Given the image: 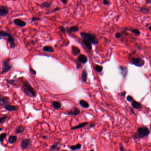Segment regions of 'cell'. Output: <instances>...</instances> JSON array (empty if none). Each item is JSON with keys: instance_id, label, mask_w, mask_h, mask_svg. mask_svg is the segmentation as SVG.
I'll return each mask as SVG.
<instances>
[{"instance_id": "1", "label": "cell", "mask_w": 151, "mask_h": 151, "mask_svg": "<svg viewBox=\"0 0 151 151\" xmlns=\"http://www.w3.org/2000/svg\"><path fill=\"white\" fill-rule=\"evenodd\" d=\"M150 133V130L147 127H140L137 129V132L133 135V138L134 140L142 139L145 137L148 136Z\"/></svg>"}, {"instance_id": "2", "label": "cell", "mask_w": 151, "mask_h": 151, "mask_svg": "<svg viewBox=\"0 0 151 151\" xmlns=\"http://www.w3.org/2000/svg\"><path fill=\"white\" fill-rule=\"evenodd\" d=\"M23 91L27 96L30 97H34L36 96V92L28 82L23 83Z\"/></svg>"}, {"instance_id": "3", "label": "cell", "mask_w": 151, "mask_h": 151, "mask_svg": "<svg viewBox=\"0 0 151 151\" xmlns=\"http://www.w3.org/2000/svg\"><path fill=\"white\" fill-rule=\"evenodd\" d=\"M80 35L83 39L89 41L92 44L96 45L98 43V39L95 34L86 32H82L80 33Z\"/></svg>"}, {"instance_id": "4", "label": "cell", "mask_w": 151, "mask_h": 151, "mask_svg": "<svg viewBox=\"0 0 151 151\" xmlns=\"http://www.w3.org/2000/svg\"><path fill=\"white\" fill-rule=\"evenodd\" d=\"M12 66L10 64V59L6 58L2 62V69L1 74H5L11 70Z\"/></svg>"}, {"instance_id": "5", "label": "cell", "mask_w": 151, "mask_h": 151, "mask_svg": "<svg viewBox=\"0 0 151 151\" xmlns=\"http://www.w3.org/2000/svg\"><path fill=\"white\" fill-rule=\"evenodd\" d=\"M131 63L138 67H142L144 64V61L143 60L139 58H132L131 61Z\"/></svg>"}, {"instance_id": "6", "label": "cell", "mask_w": 151, "mask_h": 151, "mask_svg": "<svg viewBox=\"0 0 151 151\" xmlns=\"http://www.w3.org/2000/svg\"><path fill=\"white\" fill-rule=\"evenodd\" d=\"M31 144V140L28 138H25L21 140L20 146L22 150H26L28 149Z\"/></svg>"}, {"instance_id": "7", "label": "cell", "mask_w": 151, "mask_h": 151, "mask_svg": "<svg viewBox=\"0 0 151 151\" xmlns=\"http://www.w3.org/2000/svg\"><path fill=\"white\" fill-rule=\"evenodd\" d=\"M9 9L7 6L1 5L0 6V17H4L8 14Z\"/></svg>"}, {"instance_id": "8", "label": "cell", "mask_w": 151, "mask_h": 151, "mask_svg": "<svg viewBox=\"0 0 151 151\" xmlns=\"http://www.w3.org/2000/svg\"><path fill=\"white\" fill-rule=\"evenodd\" d=\"M7 37L8 38L7 39V41L10 47L11 48H15L16 46L15 42V38L10 34H9L8 37Z\"/></svg>"}, {"instance_id": "9", "label": "cell", "mask_w": 151, "mask_h": 151, "mask_svg": "<svg viewBox=\"0 0 151 151\" xmlns=\"http://www.w3.org/2000/svg\"><path fill=\"white\" fill-rule=\"evenodd\" d=\"M13 22L15 25L19 27H23L27 25V23L20 19H13Z\"/></svg>"}, {"instance_id": "10", "label": "cell", "mask_w": 151, "mask_h": 151, "mask_svg": "<svg viewBox=\"0 0 151 151\" xmlns=\"http://www.w3.org/2000/svg\"><path fill=\"white\" fill-rule=\"evenodd\" d=\"M80 112H81L79 108L77 107H74L71 111H69L68 112L67 114L70 115L77 116L80 114Z\"/></svg>"}, {"instance_id": "11", "label": "cell", "mask_w": 151, "mask_h": 151, "mask_svg": "<svg viewBox=\"0 0 151 151\" xmlns=\"http://www.w3.org/2000/svg\"><path fill=\"white\" fill-rule=\"evenodd\" d=\"M60 141H57L52 145L50 147V151H57L59 150L60 148Z\"/></svg>"}, {"instance_id": "12", "label": "cell", "mask_w": 151, "mask_h": 151, "mask_svg": "<svg viewBox=\"0 0 151 151\" xmlns=\"http://www.w3.org/2000/svg\"><path fill=\"white\" fill-rule=\"evenodd\" d=\"M4 108L6 111H17L18 109V107L15 106H12L8 104H6L4 105Z\"/></svg>"}, {"instance_id": "13", "label": "cell", "mask_w": 151, "mask_h": 151, "mask_svg": "<svg viewBox=\"0 0 151 151\" xmlns=\"http://www.w3.org/2000/svg\"><path fill=\"white\" fill-rule=\"evenodd\" d=\"M67 29V31L70 33H75L79 31V28L77 26H72L66 28Z\"/></svg>"}, {"instance_id": "14", "label": "cell", "mask_w": 151, "mask_h": 151, "mask_svg": "<svg viewBox=\"0 0 151 151\" xmlns=\"http://www.w3.org/2000/svg\"><path fill=\"white\" fill-rule=\"evenodd\" d=\"M25 129V127L22 125H20L18 126L15 130V133L16 134H21L24 132Z\"/></svg>"}, {"instance_id": "15", "label": "cell", "mask_w": 151, "mask_h": 151, "mask_svg": "<svg viewBox=\"0 0 151 151\" xmlns=\"http://www.w3.org/2000/svg\"><path fill=\"white\" fill-rule=\"evenodd\" d=\"M78 60L79 62L82 64H85L88 61L87 57L84 54H81L79 56Z\"/></svg>"}, {"instance_id": "16", "label": "cell", "mask_w": 151, "mask_h": 151, "mask_svg": "<svg viewBox=\"0 0 151 151\" xmlns=\"http://www.w3.org/2000/svg\"><path fill=\"white\" fill-rule=\"evenodd\" d=\"M72 53L73 55L75 56L78 55L81 53L79 48L76 46H72Z\"/></svg>"}, {"instance_id": "17", "label": "cell", "mask_w": 151, "mask_h": 151, "mask_svg": "<svg viewBox=\"0 0 151 151\" xmlns=\"http://www.w3.org/2000/svg\"><path fill=\"white\" fill-rule=\"evenodd\" d=\"M88 124V122H83V123H80L78 125H76L75 126L72 127V128H71V130H76V129H81L82 128H83L84 127H85V126L87 125Z\"/></svg>"}, {"instance_id": "18", "label": "cell", "mask_w": 151, "mask_h": 151, "mask_svg": "<svg viewBox=\"0 0 151 151\" xmlns=\"http://www.w3.org/2000/svg\"><path fill=\"white\" fill-rule=\"evenodd\" d=\"M82 43L83 45L87 47L88 50H92V43L90 42L87 40V39H83L82 40Z\"/></svg>"}, {"instance_id": "19", "label": "cell", "mask_w": 151, "mask_h": 151, "mask_svg": "<svg viewBox=\"0 0 151 151\" xmlns=\"http://www.w3.org/2000/svg\"><path fill=\"white\" fill-rule=\"evenodd\" d=\"M17 137L15 135H10L8 138V141L9 143L10 144H13L15 143L17 141Z\"/></svg>"}, {"instance_id": "20", "label": "cell", "mask_w": 151, "mask_h": 151, "mask_svg": "<svg viewBox=\"0 0 151 151\" xmlns=\"http://www.w3.org/2000/svg\"><path fill=\"white\" fill-rule=\"evenodd\" d=\"M39 5L41 7L49 8H50L52 7V3L51 2L45 1L43 3H42L40 4H39Z\"/></svg>"}, {"instance_id": "21", "label": "cell", "mask_w": 151, "mask_h": 151, "mask_svg": "<svg viewBox=\"0 0 151 151\" xmlns=\"http://www.w3.org/2000/svg\"><path fill=\"white\" fill-rule=\"evenodd\" d=\"M61 9H62V8L60 7H57L55 8H53L52 9V10H51L50 11H48L47 12H46V15H49V14H52L56 12H57L60 11Z\"/></svg>"}, {"instance_id": "22", "label": "cell", "mask_w": 151, "mask_h": 151, "mask_svg": "<svg viewBox=\"0 0 151 151\" xmlns=\"http://www.w3.org/2000/svg\"><path fill=\"white\" fill-rule=\"evenodd\" d=\"M82 147V145L79 143H78L76 145H72L70 147V149L72 151H76L77 150H79Z\"/></svg>"}, {"instance_id": "23", "label": "cell", "mask_w": 151, "mask_h": 151, "mask_svg": "<svg viewBox=\"0 0 151 151\" xmlns=\"http://www.w3.org/2000/svg\"><path fill=\"white\" fill-rule=\"evenodd\" d=\"M123 29L126 30V31H130L131 32H132L133 34H134L136 35H140V31L137 29H128V28H123Z\"/></svg>"}, {"instance_id": "24", "label": "cell", "mask_w": 151, "mask_h": 151, "mask_svg": "<svg viewBox=\"0 0 151 151\" xmlns=\"http://www.w3.org/2000/svg\"><path fill=\"white\" fill-rule=\"evenodd\" d=\"M87 70L84 69L82 73V80L84 82H86L87 80Z\"/></svg>"}, {"instance_id": "25", "label": "cell", "mask_w": 151, "mask_h": 151, "mask_svg": "<svg viewBox=\"0 0 151 151\" xmlns=\"http://www.w3.org/2000/svg\"><path fill=\"white\" fill-rule=\"evenodd\" d=\"M52 105L53 107L57 110L60 109L62 107L61 103L58 101H54L52 103Z\"/></svg>"}, {"instance_id": "26", "label": "cell", "mask_w": 151, "mask_h": 151, "mask_svg": "<svg viewBox=\"0 0 151 151\" xmlns=\"http://www.w3.org/2000/svg\"><path fill=\"white\" fill-rule=\"evenodd\" d=\"M79 103L80 105H81V106L83 107V108H87L89 107V104L85 100H80Z\"/></svg>"}, {"instance_id": "27", "label": "cell", "mask_w": 151, "mask_h": 151, "mask_svg": "<svg viewBox=\"0 0 151 151\" xmlns=\"http://www.w3.org/2000/svg\"><path fill=\"white\" fill-rule=\"evenodd\" d=\"M43 51L46 52L52 53L54 52V49L52 46H45L43 48Z\"/></svg>"}, {"instance_id": "28", "label": "cell", "mask_w": 151, "mask_h": 151, "mask_svg": "<svg viewBox=\"0 0 151 151\" xmlns=\"http://www.w3.org/2000/svg\"><path fill=\"white\" fill-rule=\"evenodd\" d=\"M9 98L7 96H4L3 98H1L0 99V103L1 105L2 104H6L8 103Z\"/></svg>"}, {"instance_id": "29", "label": "cell", "mask_w": 151, "mask_h": 151, "mask_svg": "<svg viewBox=\"0 0 151 151\" xmlns=\"http://www.w3.org/2000/svg\"><path fill=\"white\" fill-rule=\"evenodd\" d=\"M150 11V9L145 7H142L140 9V12L144 14H147V13L149 12Z\"/></svg>"}, {"instance_id": "30", "label": "cell", "mask_w": 151, "mask_h": 151, "mask_svg": "<svg viewBox=\"0 0 151 151\" xmlns=\"http://www.w3.org/2000/svg\"><path fill=\"white\" fill-rule=\"evenodd\" d=\"M132 107L135 109H139L141 107V104L136 101H133L132 104Z\"/></svg>"}, {"instance_id": "31", "label": "cell", "mask_w": 151, "mask_h": 151, "mask_svg": "<svg viewBox=\"0 0 151 151\" xmlns=\"http://www.w3.org/2000/svg\"><path fill=\"white\" fill-rule=\"evenodd\" d=\"M7 136V134L6 133H1L0 134V143L2 144V143L4 141V139L5 138V137Z\"/></svg>"}, {"instance_id": "32", "label": "cell", "mask_w": 151, "mask_h": 151, "mask_svg": "<svg viewBox=\"0 0 151 151\" xmlns=\"http://www.w3.org/2000/svg\"><path fill=\"white\" fill-rule=\"evenodd\" d=\"M42 20V19L41 17H36V16H33L31 19L32 22H33L36 21H41Z\"/></svg>"}, {"instance_id": "33", "label": "cell", "mask_w": 151, "mask_h": 151, "mask_svg": "<svg viewBox=\"0 0 151 151\" xmlns=\"http://www.w3.org/2000/svg\"><path fill=\"white\" fill-rule=\"evenodd\" d=\"M95 70L98 72H101L103 70V68L101 66H100L98 65H96L95 67Z\"/></svg>"}, {"instance_id": "34", "label": "cell", "mask_w": 151, "mask_h": 151, "mask_svg": "<svg viewBox=\"0 0 151 151\" xmlns=\"http://www.w3.org/2000/svg\"><path fill=\"white\" fill-rule=\"evenodd\" d=\"M7 116L6 115H5L3 117L0 118V123L3 124L5 122V120H6V119H7Z\"/></svg>"}, {"instance_id": "35", "label": "cell", "mask_w": 151, "mask_h": 151, "mask_svg": "<svg viewBox=\"0 0 151 151\" xmlns=\"http://www.w3.org/2000/svg\"><path fill=\"white\" fill-rule=\"evenodd\" d=\"M60 31L62 32H63V33H66V32L67 31V29L65 28V27H64L63 26H60Z\"/></svg>"}, {"instance_id": "36", "label": "cell", "mask_w": 151, "mask_h": 151, "mask_svg": "<svg viewBox=\"0 0 151 151\" xmlns=\"http://www.w3.org/2000/svg\"><path fill=\"white\" fill-rule=\"evenodd\" d=\"M103 4L106 6H107L110 5V2L109 0H103Z\"/></svg>"}, {"instance_id": "37", "label": "cell", "mask_w": 151, "mask_h": 151, "mask_svg": "<svg viewBox=\"0 0 151 151\" xmlns=\"http://www.w3.org/2000/svg\"><path fill=\"white\" fill-rule=\"evenodd\" d=\"M29 70H30V72L31 74H32V75H36V72L35 70H34L33 69H30Z\"/></svg>"}, {"instance_id": "38", "label": "cell", "mask_w": 151, "mask_h": 151, "mask_svg": "<svg viewBox=\"0 0 151 151\" xmlns=\"http://www.w3.org/2000/svg\"><path fill=\"white\" fill-rule=\"evenodd\" d=\"M122 36V34L121 33H119V32H117L116 33V34H115V37L117 39H119Z\"/></svg>"}, {"instance_id": "39", "label": "cell", "mask_w": 151, "mask_h": 151, "mask_svg": "<svg viewBox=\"0 0 151 151\" xmlns=\"http://www.w3.org/2000/svg\"><path fill=\"white\" fill-rule=\"evenodd\" d=\"M7 81H8V82L9 84H11V85H16L15 83V81L14 80H7Z\"/></svg>"}, {"instance_id": "40", "label": "cell", "mask_w": 151, "mask_h": 151, "mask_svg": "<svg viewBox=\"0 0 151 151\" xmlns=\"http://www.w3.org/2000/svg\"><path fill=\"white\" fill-rule=\"evenodd\" d=\"M133 100V99L131 96H128L127 97V100L129 102H131Z\"/></svg>"}, {"instance_id": "41", "label": "cell", "mask_w": 151, "mask_h": 151, "mask_svg": "<svg viewBox=\"0 0 151 151\" xmlns=\"http://www.w3.org/2000/svg\"><path fill=\"white\" fill-rule=\"evenodd\" d=\"M40 137H41L42 139H43L44 140H47L48 139V136H46L45 135H42V134H40Z\"/></svg>"}, {"instance_id": "42", "label": "cell", "mask_w": 151, "mask_h": 151, "mask_svg": "<svg viewBox=\"0 0 151 151\" xmlns=\"http://www.w3.org/2000/svg\"><path fill=\"white\" fill-rule=\"evenodd\" d=\"M60 0L62 2L63 4L64 5H66L67 4H68V0Z\"/></svg>"}, {"instance_id": "43", "label": "cell", "mask_w": 151, "mask_h": 151, "mask_svg": "<svg viewBox=\"0 0 151 151\" xmlns=\"http://www.w3.org/2000/svg\"><path fill=\"white\" fill-rule=\"evenodd\" d=\"M120 151H124V148H123V145L121 144H120Z\"/></svg>"}, {"instance_id": "44", "label": "cell", "mask_w": 151, "mask_h": 151, "mask_svg": "<svg viewBox=\"0 0 151 151\" xmlns=\"http://www.w3.org/2000/svg\"><path fill=\"white\" fill-rule=\"evenodd\" d=\"M82 67V66L79 64V63H77V68L78 69H79L80 68Z\"/></svg>"}, {"instance_id": "45", "label": "cell", "mask_w": 151, "mask_h": 151, "mask_svg": "<svg viewBox=\"0 0 151 151\" xmlns=\"http://www.w3.org/2000/svg\"><path fill=\"white\" fill-rule=\"evenodd\" d=\"M145 3L147 4H151V0H145Z\"/></svg>"}, {"instance_id": "46", "label": "cell", "mask_w": 151, "mask_h": 151, "mask_svg": "<svg viewBox=\"0 0 151 151\" xmlns=\"http://www.w3.org/2000/svg\"><path fill=\"white\" fill-rule=\"evenodd\" d=\"M95 126V124H91V125L89 126V128H93Z\"/></svg>"}, {"instance_id": "47", "label": "cell", "mask_w": 151, "mask_h": 151, "mask_svg": "<svg viewBox=\"0 0 151 151\" xmlns=\"http://www.w3.org/2000/svg\"><path fill=\"white\" fill-rule=\"evenodd\" d=\"M148 29H149V31H151V26H150L149 27V28H148Z\"/></svg>"}, {"instance_id": "48", "label": "cell", "mask_w": 151, "mask_h": 151, "mask_svg": "<svg viewBox=\"0 0 151 151\" xmlns=\"http://www.w3.org/2000/svg\"><path fill=\"white\" fill-rule=\"evenodd\" d=\"M2 130H3V128H0V131L1 132V131H2Z\"/></svg>"}, {"instance_id": "49", "label": "cell", "mask_w": 151, "mask_h": 151, "mask_svg": "<svg viewBox=\"0 0 151 151\" xmlns=\"http://www.w3.org/2000/svg\"><path fill=\"white\" fill-rule=\"evenodd\" d=\"M94 151V150H93V149H92V150H89V151Z\"/></svg>"}, {"instance_id": "50", "label": "cell", "mask_w": 151, "mask_h": 151, "mask_svg": "<svg viewBox=\"0 0 151 151\" xmlns=\"http://www.w3.org/2000/svg\"><path fill=\"white\" fill-rule=\"evenodd\" d=\"M150 130H151V125H150Z\"/></svg>"}]
</instances>
